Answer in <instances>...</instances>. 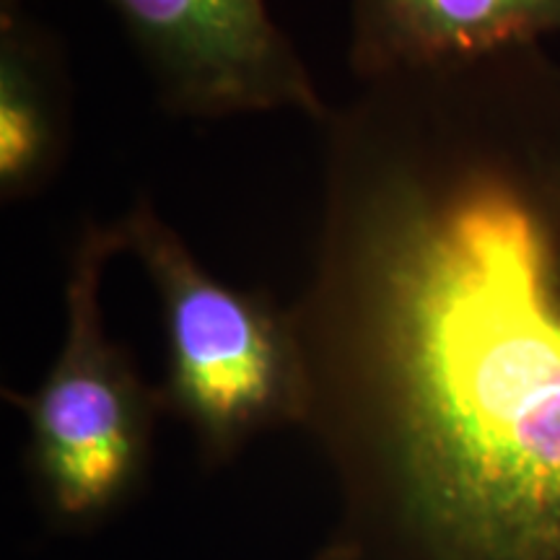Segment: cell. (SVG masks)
<instances>
[{
    "mask_svg": "<svg viewBox=\"0 0 560 560\" xmlns=\"http://www.w3.org/2000/svg\"><path fill=\"white\" fill-rule=\"evenodd\" d=\"M472 117L439 66L319 122L304 425L392 560H560L558 215Z\"/></svg>",
    "mask_w": 560,
    "mask_h": 560,
    "instance_id": "6da1fadb",
    "label": "cell"
},
{
    "mask_svg": "<svg viewBox=\"0 0 560 560\" xmlns=\"http://www.w3.org/2000/svg\"><path fill=\"white\" fill-rule=\"evenodd\" d=\"M120 229L161 301V405L190 425L202 454L226 459L257 433L304 425L310 376L291 310L210 276L149 198L132 202Z\"/></svg>",
    "mask_w": 560,
    "mask_h": 560,
    "instance_id": "7a4b0ae2",
    "label": "cell"
},
{
    "mask_svg": "<svg viewBox=\"0 0 560 560\" xmlns=\"http://www.w3.org/2000/svg\"><path fill=\"white\" fill-rule=\"evenodd\" d=\"M125 255L120 221L86 223L66 280V338L30 395H11L30 423V462L52 509L91 520L136 488L151 452L159 389L104 332L102 280Z\"/></svg>",
    "mask_w": 560,
    "mask_h": 560,
    "instance_id": "3957f363",
    "label": "cell"
},
{
    "mask_svg": "<svg viewBox=\"0 0 560 560\" xmlns=\"http://www.w3.org/2000/svg\"><path fill=\"white\" fill-rule=\"evenodd\" d=\"M145 70L156 104L177 120L301 112L325 120L296 45L268 0H104Z\"/></svg>",
    "mask_w": 560,
    "mask_h": 560,
    "instance_id": "277c9868",
    "label": "cell"
},
{
    "mask_svg": "<svg viewBox=\"0 0 560 560\" xmlns=\"http://www.w3.org/2000/svg\"><path fill=\"white\" fill-rule=\"evenodd\" d=\"M560 37V0H353L348 66L361 83L472 62Z\"/></svg>",
    "mask_w": 560,
    "mask_h": 560,
    "instance_id": "5b68a950",
    "label": "cell"
},
{
    "mask_svg": "<svg viewBox=\"0 0 560 560\" xmlns=\"http://www.w3.org/2000/svg\"><path fill=\"white\" fill-rule=\"evenodd\" d=\"M70 140V100L58 42L19 9H0V200L45 190Z\"/></svg>",
    "mask_w": 560,
    "mask_h": 560,
    "instance_id": "8992f818",
    "label": "cell"
},
{
    "mask_svg": "<svg viewBox=\"0 0 560 560\" xmlns=\"http://www.w3.org/2000/svg\"><path fill=\"white\" fill-rule=\"evenodd\" d=\"M322 560H355V556H353V550L348 548V545H335V548L330 550V552H325V558Z\"/></svg>",
    "mask_w": 560,
    "mask_h": 560,
    "instance_id": "52a82bcc",
    "label": "cell"
},
{
    "mask_svg": "<svg viewBox=\"0 0 560 560\" xmlns=\"http://www.w3.org/2000/svg\"><path fill=\"white\" fill-rule=\"evenodd\" d=\"M21 0H0V9H19Z\"/></svg>",
    "mask_w": 560,
    "mask_h": 560,
    "instance_id": "ba28073f",
    "label": "cell"
}]
</instances>
